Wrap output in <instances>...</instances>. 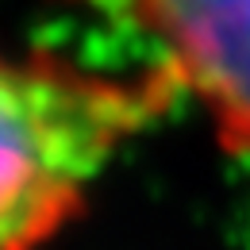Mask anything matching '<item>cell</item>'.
Instances as JSON below:
<instances>
[{
  "instance_id": "1",
  "label": "cell",
  "mask_w": 250,
  "mask_h": 250,
  "mask_svg": "<svg viewBox=\"0 0 250 250\" xmlns=\"http://www.w3.org/2000/svg\"><path fill=\"white\" fill-rule=\"evenodd\" d=\"M177 108L139 62L108 69L54 46L12 54L0 73V250H50L112 162Z\"/></svg>"
},
{
  "instance_id": "2",
  "label": "cell",
  "mask_w": 250,
  "mask_h": 250,
  "mask_svg": "<svg viewBox=\"0 0 250 250\" xmlns=\"http://www.w3.org/2000/svg\"><path fill=\"white\" fill-rule=\"evenodd\" d=\"M135 50L250 177V0H65Z\"/></svg>"
}]
</instances>
